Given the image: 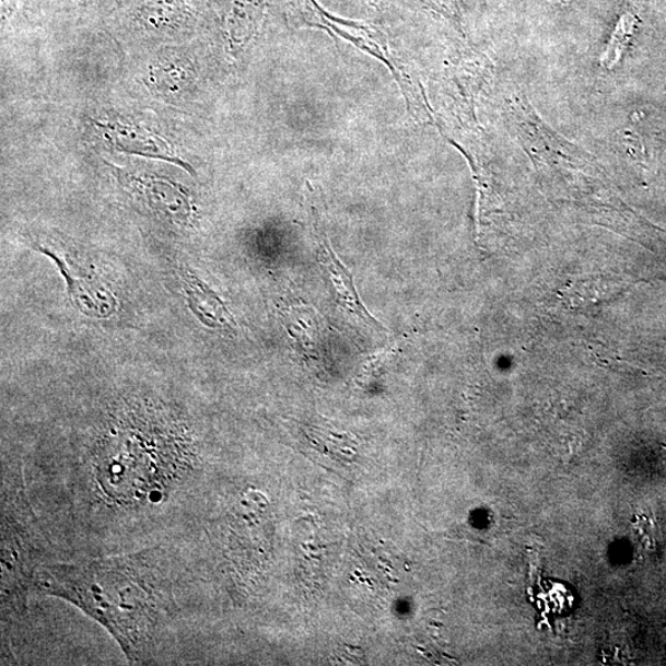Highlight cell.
<instances>
[{
	"label": "cell",
	"mask_w": 666,
	"mask_h": 666,
	"mask_svg": "<svg viewBox=\"0 0 666 666\" xmlns=\"http://www.w3.org/2000/svg\"><path fill=\"white\" fill-rule=\"evenodd\" d=\"M318 243H320V245H318L320 246L318 257H320L322 265L325 267L328 278H330L337 301H339L344 307V311L353 315L357 320L362 322L370 327L378 326L376 325L378 323H376L370 313L365 311L359 294L355 292L351 273L340 262V259L336 257L325 234L318 235Z\"/></svg>",
	"instance_id": "277c9868"
},
{
	"label": "cell",
	"mask_w": 666,
	"mask_h": 666,
	"mask_svg": "<svg viewBox=\"0 0 666 666\" xmlns=\"http://www.w3.org/2000/svg\"><path fill=\"white\" fill-rule=\"evenodd\" d=\"M40 249L44 255L52 258L54 262L59 267L61 274L66 279L70 299L77 311L93 318H108L117 311V301H115V297L110 292L106 291L105 288L72 276L69 268H67L59 257L55 256L48 249Z\"/></svg>",
	"instance_id": "3957f363"
},
{
	"label": "cell",
	"mask_w": 666,
	"mask_h": 666,
	"mask_svg": "<svg viewBox=\"0 0 666 666\" xmlns=\"http://www.w3.org/2000/svg\"><path fill=\"white\" fill-rule=\"evenodd\" d=\"M34 584L100 622L135 662L150 655L173 604L171 585L153 552L38 566Z\"/></svg>",
	"instance_id": "6da1fadb"
},
{
	"label": "cell",
	"mask_w": 666,
	"mask_h": 666,
	"mask_svg": "<svg viewBox=\"0 0 666 666\" xmlns=\"http://www.w3.org/2000/svg\"><path fill=\"white\" fill-rule=\"evenodd\" d=\"M179 276L189 311L198 320L212 330H233L235 318L219 295L190 269H182Z\"/></svg>",
	"instance_id": "7a4b0ae2"
}]
</instances>
